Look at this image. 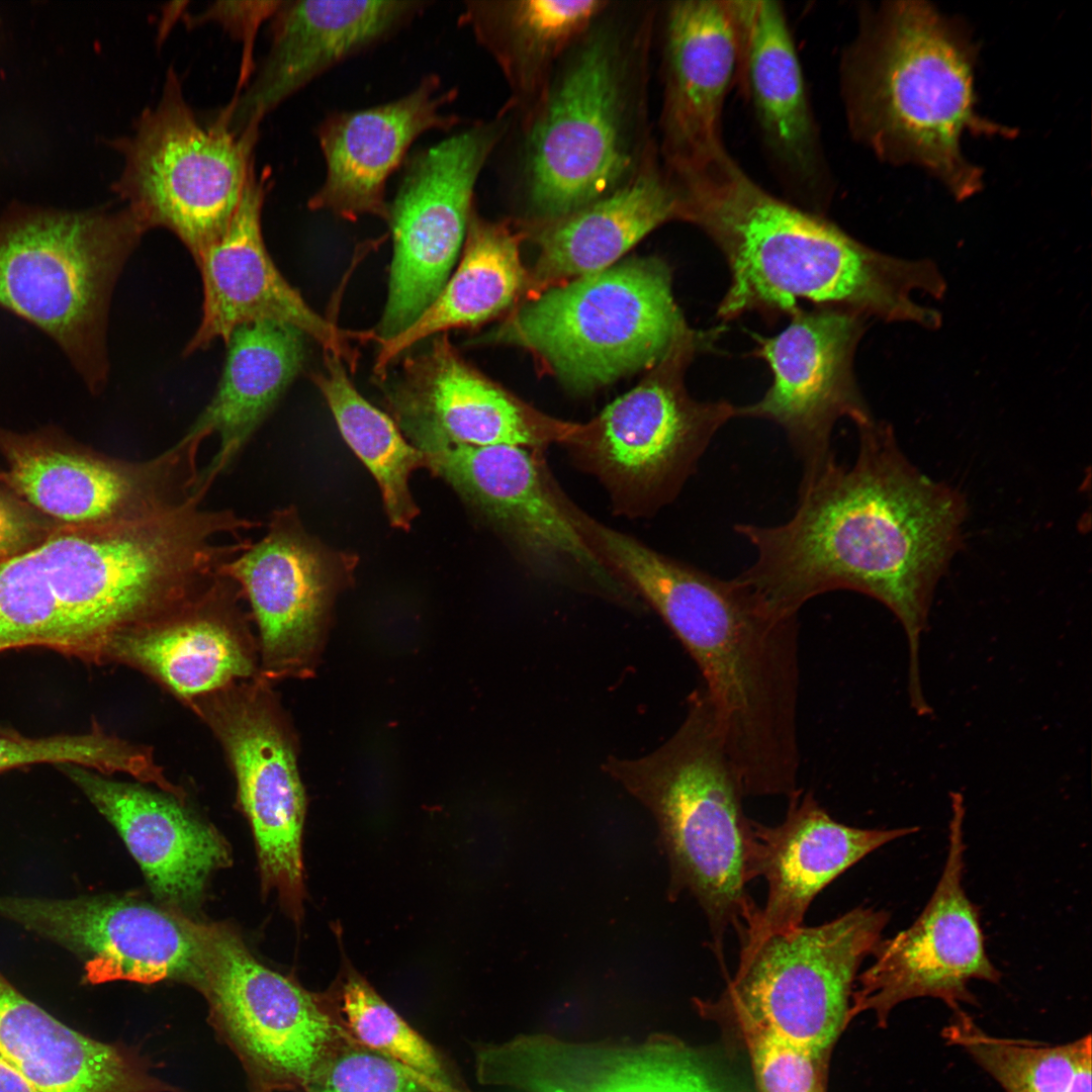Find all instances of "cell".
I'll return each instance as SVG.
<instances>
[{"mask_svg":"<svg viewBox=\"0 0 1092 1092\" xmlns=\"http://www.w3.org/2000/svg\"><path fill=\"white\" fill-rule=\"evenodd\" d=\"M740 1038L760 1092H826L828 1061L764 1034Z\"/></svg>","mask_w":1092,"mask_h":1092,"instance_id":"cell-41","label":"cell"},{"mask_svg":"<svg viewBox=\"0 0 1092 1092\" xmlns=\"http://www.w3.org/2000/svg\"><path fill=\"white\" fill-rule=\"evenodd\" d=\"M0 917L70 951L84 981L193 984L203 962L207 924L128 898L0 895Z\"/></svg>","mask_w":1092,"mask_h":1092,"instance_id":"cell-18","label":"cell"},{"mask_svg":"<svg viewBox=\"0 0 1092 1092\" xmlns=\"http://www.w3.org/2000/svg\"><path fill=\"white\" fill-rule=\"evenodd\" d=\"M0 1092H38L24 1076L0 1056Z\"/></svg>","mask_w":1092,"mask_h":1092,"instance_id":"cell-44","label":"cell"},{"mask_svg":"<svg viewBox=\"0 0 1092 1092\" xmlns=\"http://www.w3.org/2000/svg\"><path fill=\"white\" fill-rule=\"evenodd\" d=\"M679 220L699 228L730 274L717 308L724 322L748 312L792 315L800 303L835 307L887 323L936 330L946 281L930 259L893 256L856 240L827 215L758 184L729 151L673 174Z\"/></svg>","mask_w":1092,"mask_h":1092,"instance_id":"cell-2","label":"cell"},{"mask_svg":"<svg viewBox=\"0 0 1092 1092\" xmlns=\"http://www.w3.org/2000/svg\"><path fill=\"white\" fill-rule=\"evenodd\" d=\"M257 139L258 131L235 133L220 116L203 125L169 72L159 102L129 136L110 143L123 159L113 191L147 231H170L195 259L226 230Z\"/></svg>","mask_w":1092,"mask_h":1092,"instance_id":"cell-10","label":"cell"},{"mask_svg":"<svg viewBox=\"0 0 1092 1092\" xmlns=\"http://www.w3.org/2000/svg\"><path fill=\"white\" fill-rule=\"evenodd\" d=\"M357 561L307 534L290 507L275 511L265 536L221 566L220 576L250 603L260 637L261 678L307 671L331 602L350 581Z\"/></svg>","mask_w":1092,"mask_h":1092,"instance_id":"cell-21","label":"cell"},{"mask_svg":"<svg viewBox=\"0 0 1092 1092\" xmlns=\"http://www.w3.org/2000/svg\"><path fill=\"white\" fill-rule=\"evenodd\" d=\"M774 337L755 336V355L772 381L757 401L737 405V418L771 422L783 429L803 469L833 454L835 424L874 420L854 374V356L867 318L835 307L800 308Z\"/></svg>","mask_w":1092,"mask_h":1092,"instance_id":"cell-19","label":"cell"},{"mask_svg":"<svg viewBox=\"0 0 1092 1092\" xmlns=\"http://www.w3.org/2000/svg\"><path fill=\"white\" fill-rule=\"evenodd\" d=\"M507 115L478 121L405 160L389 204L393 255L378 343L406 329L451 275L466 236L474 187L507 132Z\"/></svg>","mask_w":1092,"mask_h":1092,"instance_id":"cell-12","label":"cell"},{"mask_svg":"<svg viewBox=\"0 0 1092 1092\" xmlns=\"http://www.w3.org/2000/svg\"><path fill=\"white\" fill-rule=\"evenodd\" d=\"M603 769L652 814L668 860L669 898L687 891L698 901L726 973V931L741 933L759 909L746 888L754 879L753 820L705 690L691 694L680 726L656 750L609 757Z\"/></svg>","mask_w":1092,"mask_h":1092,"instance_id":"cell-5","label":"cell"},{"mask_svg":"<svg viewBox=\"0 0 1092 1092\" xmlns=\"http://www.w3.org/2000/svg\"><path fill=\"white\" fill-rule=\"evenodd\" d=\"M849 466L834 454L803 469L795 511L775 526L736 524L755 558L738 577L779 613L816 596L854 590L885 605L909 647L910 704L922 706L919 641L936 582L961 544L963 496L916 469L891 427L857 426Z\"/></svg>","mask_w":1092,"mask_h":1092,"instance_id":"cell-1","label":"cell"},{"mask_svg":"<svg viewBox=\"0 0 1092 1092\" xmlns=\"http://www.w3.org/2000/svg\"><path fill=\"white\" fill-rule=\"evenodd\" d=\"M695 332L674 301L669 268L642 259L550 288L482 340L533 351L582 392L660 364Z\"/></svg>","mask_w":1092,"mask_h":1092,"instance_id":"cell-8","label":"cell"},{"mask_svg":"<svg viewBox=\"0 0 1092 1092\" xmlns=\"http://www.w3.org/2000/svg\"><path fill=\"white\" fill-rule=\"evenodd\" d=\"M949 797L948 845L940 878L915 921L876 944L874 963L856 977L850 1020L872 1012L885 1027L896 1006L917 998L938 999L958 1011L962 1003H976L972 981L1001 980L986 950L979 908L964 887V796L951 792Z\"/></svg>","mask_w":1092,"mask_h":1092,"instance_id":"cell-14","label":"cell"},{"mask_svg":"<svg viewBox=\"0 0 1092 1092\" xmlns=\"http://www.w3.org/2000/svg\"><path fill=\"white\" fill-rule=\"evenodd\" d=\"M146 232L126 205L0 212V308L50 337L94 394L108 381L112 292Z\"/></svg>","mask_w":1092,"mask_h":1092,"instance_id":"cell-6","label":"cell"},{"mask_svg":"<svg viewBox=\"0 0 1092 1092\" xmlns=\"http://www.w3.org/2000/svg\"><path fill=\"white\" fill-rule=\"evenodd\" d=\"M329 1012L351 1039L417 1072L442 1092H474L451 1062L393 1010L360 975L343 982Z\"/></svg>","mask_w":1092,"mask_h":1092,"instance_id":"cell-38","label":"cell"},{"mask_svg":"<svg viewBox=\"0 0 1092 1092\" xmlns=\"http://www.w3.org/2000/svg\"><path fill=\"white\" fill-rule=\"evenodd\" d=\"M662 12L660 157L671 172L728 151L724 107L735 87L739 35L732 0H676Z\"/></svg>","mask_w":1092,"mask_h":1092,"instance_id":"cell-24","label":"cell"},{"mask_svg":"<svg viewBox=\"0 0 1092 1092\" xmlns=\"http://www.w3.org/2000/svg\"><path fill=\"white\" fill-rule=\"evenodd\" d=\"M386 401L408 442L424 451L468 445L540 446L573 430L552 429L472 369L447 334L407 357Z\"/></svg>","mask_w":1092,"mask_h":1092,"instance_id":"cell-25","label":"cell"},{"mask_svg":"<svg viewBox=\"0 0 1092 1092\" xmlns=\"http://www.w3.org/2000/svg\"><path fill=\"white\" fill-rule=\"evenodd\" d=\"M942 1036L969 1055L1004 1092H1092V1041L1088 1033L1050 1044L990 1034L962 1009Z\"/></svg>","mask_w":1092,"mask_h":1092,"instance_id":"cell-37","label":"cell"},{"mask_svg":"<svg viewBox=\"0 0 1092 1092\" xmlns=\"http://www.w3.org/2000/svg\"><path fill=\"white\" fill-rule=\"evenodd\" d=\"M60 525L0 490V560L34 546Z\"/></svg>","mask_w":1092,"mask_h":1092,"instance_id":"cell-43","label":"cell"},{"mask_svg":"<svg viewBox=\"0 0 1092 1092\" xmlns=\"http://www.w3.org/2000/svg\"><path fill=\"white\" fill-rule=\"evenodd\" d=\"M605 0H469L459 23L498 66L510 91L503 113L526 116L564 54L605 10Z\"/></svg>","mask_w":1092,"mask_h":1092,"instance_id":"cell-34","label":"cell"},{"mask_svg":"<svg viewBox=\"0 0 1092 1092\" xmlns=\"http://www.w3.org/2000/svg\"><path fill=\"white\" fill-rule=\"evenodd\" d=\"M199 446L182 438L144 461L116 459L48 428L16 433L0 427L1 473L13 494L46 518L67 526L143 520L174 510L195 495Z\"/></svg>","mask_w":1092,"mask_h":1092,"instance_id":"cell-13","label":"cell"},{"mask_svg":"<svg viewBox=\"0 0 1092 1092\" xmlns=\"http://www.w3.org/2000/svg\"><path fill=\"white\" fill-rule=\"evenodd\" d=\"M890 914L858 906L818 926L774 934L739 953L734 977L701 1013L738 1035L760 1033L829 1060L851 1021L857 972L871 956Z\"/></svg>","mask_w":1092,"mask_h":1092,"instance_id":"cell-9","label":"cell"},{"mask_svg":"<svg viewBox=\"0 0 1092 1092\" xmlns=\"http://www.w3.org/2000/svg\"><path fill=\"white\" fill-rule=\"evenodd\" d=\"M306 338L272 320L249 322L233 331L215 392L183 436L198 444L213 435L219 439L218 450L199 472V493L205 495L236 461L297 376Z\"/></svg>","mask_w":1092,"mask_h":1092,"instance_id":"cell-32","label":"cell"},{"mask_svg":"<svg viewBox=\"0 0 1092 1092\" xmlns=\"http://www.w3.org/2000/svg\"><path fill=\"white\" fill-rule=\"evenodd\" d=\"M210 1023L242 1064L253 1092H304L340 1033L326 1006L265 967L231 929L207 924L193 983Z\"/></svg>","mask_w":1092,"mask_h":1092,"instance_id":"cell-11","label":"cell"},{"mask_svg":"<svg viewBox=\"0 0 1092 1092\" xmlns=\"http://www.w3.org/2000/svg\"><path fill=\"white\" fill-rule=\"evenodd\" d=\"M232 764L255 837L262 882L297 914L303 893L305 798L291 739L266 680L233 682L189 703Z\"/></svg>","mask_w":1092,"mask_h":1092,"instance_id":"cell-15","label":"cell"},{"mask_svg":"<svg viewBox=\"0 0 1092 1092\" xmlns=\"http://www.w3.org/2000/svg\"><path fill=\"white\" fill-rule=\"evenodd\" d=\"M456 271L406 329L380 342L373 372L381 380L404 351L426 338L481 324L502 312L526 283L517 237L505 222L470 214Z\"/></svg>","mask_w":1092,"mask_h":1092,"instance_id":"cell-35","label":"cell"},{"mask_svg":"<svg viewBox=\"0 0 1092 1092\" xmlns=\"http://www.w3.org/2000/svg\"><path fill=\"white\" fill-rule=\"evenodd\" d=\"M739 35L735 87L782 197L826 215L837 181L782 2L732 0Z\"/></svg>","mask_w":1092,"mask_h":1092,"instance_id":"cell-16","label":"cell"},{"mask_svg":"<svg viewBox=\"0 0 1092 1092\" xmlns=\"http://www.w3.org/2000/svg\"><path fill=\"white\" fill-rule=\"evenodd\" d=\"M658 8L610 1L558 62L523 118L521 186L538 221L628 182L658 148L648 125V61Z\"/></svg>","mask_w":1092,"mask_h":1092,"instance_id":"cell-4","label":"cell"},{"mask_svg":"<svg viewBox=\"0 0 1092 1092\" xmlns=\"http://www.w3.org/2000/svg\"><path fill=\"white\" fill-rule=\"evenodd\" d=\"M428 1H282L256 78L220 115L237 134L258 130L282 102L340 63L388 39Z\"/></svg>","mask_w":1092,"mask_h":1092,"instance_id":"cell-26","label":"cell"},{"mask_svg":"<svg viewBox=\"0 0 1092 1092\" xmlns=\"http://www.w3.org/2000/svg\"><path fill=\"white\" fill-rule=\"evenodd\" d=\"M270 172L251 167L239 205L223 234L194 259L203 286L201 321L184 348L189 356L217 340L226 343L246 323L272 320L290 325L315 341L326 353L348 363L358 354L351 340H375L373 332H347L315 312L282 276L263 240L261 214Z\"/></svg>","mask_w":1092,"mask_h":1092,"instance_id":"cell-23","label":"cell"},{"mask_svg":"<svg viewBox=\"0 0 1092 1092\" xmlns=\"http://www.w3.org/2000/svg\"><path fill=\"white\" fill-rule=\"evenodd\" d=\"M239 595L220 576L180 607L113 636L102 663L135 667L188 703L252 678L255 655L237 607Z\"/></svg>","mask_w":1092,"mask_h":1092,"instance_id":"cell-29","label":"cell"},{"mask_svg":"<svg viewBox=\"0 0 1092 1092\" xmlns=\"http://www.w3.org/2000/svg\"><path fill=\"white\" fill-rule=\"evenodd\" d=\"M456 97V89L442 90L440 78L432 74L393 101L327 115L316 129L326 175L308 199V208L348 221L362 215L387 221L388 179L405 162L419 136L463 122L458 115L443 111Z\"/></svg>","mask_w":1092,"mask_h":1092,"instance_id":"cell-27","label":"cell"},{"mask_svg":"<svg viewBox=\"0 0 1092 1092\" xmlns=\"http://www.w3.org/2000/svg\"><path fill=\"white\" fill-rule=\"evenodd\" d=\"M710 344L704 333L685 340L659 373L606 406L584 436L581 446L592 463L617 488L671 497L716 433L737 418V405L696 400L684 387L685 368Z\"/></svg>","mask_w":1092,"mask_h":1092,"instance_id":"cell-17","label":"cell"},{"mask_svg":"<svg viewBox=\"0 0 1092 1092\" xmlns=\"http://www.w3.org/2000/svg\"><path fill=\"white\" fill-rule=\"evenodd\" d=\"M443 478L535 568L582 576L604 590H625L594 546L582 520L558 498L532 456L511 445H455L422 451Z\"/></svg>","mask_w":1092,"mask_h":1092,"instance_id":"cell-20","label":"cell"},{"mask_svg":"<svg viewBox=\"0 0 1092 1092\" xmlns=\"http://www.w3.org/2000/svg\"><path fill=\"white\" fill-rule=\"evenodd\" d=\"M679 220L677 187L658 149L611 193L563 216L538 221L536 283L582 277L613 265L657 226Z\"/></svg>","mask_w":1092,"mask_h":1092,"instance_id":"cell-33","label":"cell"},{"mask_svg":"<svg viewBox=\"0 0 1092 1092\" xmlns=\"http://www.w3.org/2000/svg\"><path fill=\"white\" fill-rule=\"evenodd\" d=\"M784 821H753V877L767 883V897L739 934L740 953L774 934L803 926L814 898L839 875L879 847L919 830L917 826L864 829L833 819L811 792L789 798Z\"/></svg>","mask_w":1092,"mask_h":1092,"instance_id":"cell-28","label":"cell"},{"mask_svg":"<svg viewBox=\"0 0 1092 1092\" xmlns=\"http://www.w3.org/2000/svg\"><path fill=\"white\" fill-rule=\"evenodd\" d=\"M282 1H216L202 12L189 17L192 26L214 22L243 43V62L239 87L243 86L252 67V50L261 24L278 10Z\"/></svg>","mask_w":1092,"mask_h":1092,"instance_id":"cell-42","label":"cell"},{"mask_svg":"<svg viewBox=\"0 0 1092 1092\" xmlns=\"http://www.w3.org/2000/svg\"><path fill=\"white\" fill-rule=\"evenodd\" d=\"M324 370L312 380L344 440L376 479L390 525L408 530L420 512L408 478L414 470L426 467L423 452L405 439L392 418L359 393L340 358L324 352Z\"/></svg>","mask_w":1092,"mask_h":1092,"instance_id":"cell-36","label":"cell"},{"mask_svg":"<svg viewBox=\"0 0 1092 1092\" xmlns=\"http://www.w3.org/2000/svg\"><path fill=\"white\" fill-rule=\"evenodd\" d=\"M838 63L847 130L882 163L914 165L958 200L979 193L983 171L963 135L1012 139L977 111V48L965 25L924 1L861 3Z\"/></svg>","mask_w":1092,"mask_h":1092,"instance_id":"cell-3","label":"cell"},{"mask_svg":"<svg viewBox=\"0 0 1092 1092\" xmlns=\"http://www.w3.org/2000/svg\"><path fill=\"white\" fill-rule=\"evenodd\" d=\"M0 1056L38 1092H172L139 1052L51 1015L0 971Z\"/></svg>","mask_w":1092,"mask_h":1092,"instance_id":"cell-31","label":"cell"},{"mask_svg":"<svg viewBox=\"0 0 1092 1092\" xmlns=\"http://www.w3.org/2000/svg\"><path fill=\"white\" fill-rule=\"evenodd\" d=\"M57 767L114 826L153 892L165 902L193 906L210 874L229 863L225 841L176 797L116 782L84 766Z\"/></svg>","mask_w":1092,"mask_h":1092,"instance_id":"cell-30","label":"cell"},{"mask_svg":"<svg viewBox=\"0 0 1092 1092\" xmlns=\"http://www.w3.org/2000/svg\"><path fill=\"white\" fill-rule=\"evenodd\" d=\"M36 763L74 764L102 775L125 772L166 793L177 790L156 763L151 747L110 735L97 724L84 734L36 738L0 729V772Z\"/></svg>","mask_w":1092,"mask_h":1092,"instance_id":"cell-39","label":"cell"},{"mask_svg":"<svg viewBox=\"0 0 1092 1092\" xmlns=\"http://www.w3.org/2000/svg\"><path fill=\"white\" fill-rule=\"evenodd\" d=\"M475 1072L516 1092H729L701 1053L664 1034L633 1043L520 1034L478 1045Z\"/></svg>","mask_w":1092,"mask_h":1092,"instance_id":"cell-22","label":"cell"},{"mask_svg":"<svg viewBox=\"0 0 1092 1092\" xmlns=\"http://www.w3.org/2000/svg\"><path fill=\"white\" fill-rule=\"evenodd\" d=\"M158 578L133 525H60L0 560V652L43 647L102 663L110 639L151 611Z\"/></svg>","mask_w":1092,"mask_h":1092,"instance_id":"cell-7","label":"cell"},{"mask_svg":"<svg viewBox=\"0 0 1092 1092\" xmlns=\"http://www.w3.org/2000/svg\"><path fill=\"white\" fill-rule=\"evenodd\" d=\"M304 1092H442L400 1063L340 1033Z\"/></svg>","mask_w":1092,"mask_h":1092,"instance_id":"cell-40","label":"cell"}]
</instances>
